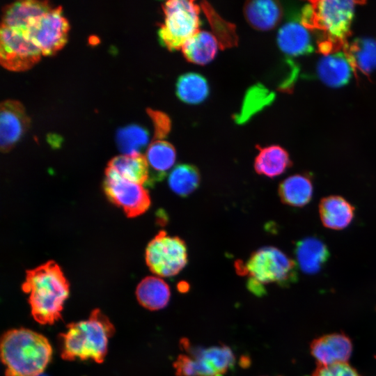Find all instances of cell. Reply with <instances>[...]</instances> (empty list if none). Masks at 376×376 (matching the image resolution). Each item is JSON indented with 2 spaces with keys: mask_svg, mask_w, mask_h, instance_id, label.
I'll list each match as a JSON object with an SVG mask.
<instances>
[{
  "mask_svg": "<svg viewBox=\"0 0 376 376\" xmlns=\"http://www.w3.org/2000/svg\"><path fill=\"white\" fill-rule=\"evenodd\" d=\"M361 1L316 0L306 4L301 23L307 29L320 33L318 52L324 56L338 52L348 42L355 6Z\"/></svg>",
  "mask_w": 376,
  "mask_h": 376,
  "instance_id": "6da1fadb",
  "label": "cell"
},
{
  "mask_svg": "<svg viewBox=\"0 0 376 376\" xmlns=\"http://www.w3.org/2000/svg\"><path fill=\"white\" fill-rule=\"evenodd\" d=\"M22 290L29 295L33 319L41 324H52L62 318L70 285L60 267L49 261L28 270Z\"/></svg>",
  "mask_w": 376,
  "mask_h": 376,
  "instance_id": "7a4b0ae2",
  "label": "cell"
},
{
  "mask_svg": "<svg viewBox=\"0 0 376 376\" xmlns=\"http://www.w3.org/2000/svg\"><path fill=\"white\" fill-rule=\"evenodd\" d=\"M0 347L6 376H39L52 355L47 338L26 328L6 331L1 337Z\"/></svg>",
  "mask_w": 376,
  "mask_h": 376,
  "instance_id": "3957f363",
  "label": "cell"
},
{
  "mask_svg": "<svg viewBox=\"0 0 376 376\" xmlns=\"http://www.w3.org/2000/svg\"><path fill=\"white\" fill-rule=\"evenodd\" d=\"M115 333L109 319L99 309H94L87 320L71 322L59 336L61 357L66 361L91 359L98 363L104 361L109 339Z\"/></svg>",
  "mask_w": 376,
  "mask_h": 376,
  "instance_id": "277c9868",
  "label": "cell"
},
{
  "mask_svg": "<svg viewBox=\"0 0 376 376\" xmlns=\"http://www.w3.org/2000/svg\"><path fill=\"white\" fill-rule=\"evenodd\" d=\"M238 273L248 276L247 288L255 295L266 293L265 285L286 286L297 279V263L274 246H263L251 253L246 262L238 263Z\"/></svg>",
  "mask_w": 376,
  "mask_h": 376,
  "instance_id": "5b68a950",
  "label": "cell"
},
{
  "mask_svg": "<svg viewBox=\"0 0 376 376\" xmlns=\"http://www.w3.org/2000/svg\"><path fill=\"white\" fill-rule=\"evenodd\" d=\"M162 7L164 21L158 31L160 42L170 51L181 49L199 31L200 6L191 0H170Z\"/></svg>",
  "mask_w": 376,
  "mask_h": 376,
  "instance_id": "8992f818",
  "label": "cell"
},
{
  "mask_svg": "<svg viewBox=\"0 0 376 376\" xmlns=\"http://www.w3.org/2000/svg\"><path fill=\"white\" fill-rule=\"evenodd\" d=\"M146 262L150 270L162 277L179 274L187 263V249L183 240L160 230L146 249Z\"/></svg>",
  "mask_w": 376,
  "mask_h": 376,
  "instance_id": "52a82bcc",
  "label": "cell"
},
{
  "mask_svg": "<svg viewBox=\"0 0 376 376\" xmlns=\"http://www.w3.org/2000/svg\"><path fill=\"white\" fill-rule=\"evenodd\" d=\"M69 24L63 15L61 6L52 8L38 18L24 32L38 47L42 55H52L67 41Z\"/></svg>",
  "mask_w": 376,
  "mask_h": 376,
  "instance_id": "ba28073f",
  "label": "cell"
},
{
  "mask_svg": "<svg viewBox=\"0 0 376 376\" xmlns=\"http://www.w3.org/2000/svg\"><path fill=\"white\" fill-rule=\"evenodd\" d=\"M42 56L38 47L21 31L1 26L0 61L12 71H24L35 65Z\"/></svg>",
  "mask_w": 376,
  "mask_h": 376,
  "instance_id": "9c48e42d",
  "label": "cell"
},
{
  "mask_svg": "<svg viewBox=\"0 0 376 376\" xmlns=\"http://www.w3.org/2000/svg\"><path fill=\"white\" fill-rule=\"evenodd\" d=\"M105 175L104 190L107 196L121 207L128 217L139 216L148 210L150 197L142 185L125 180L107 170Z\"/></svg>",
  "mask_w": 376,
  "mask_h": 376,
  "instance_id": "30bf717a",
  "label": "cell"
},
{
  "mask_svg": "<svg viewBox=\"0 0 376 376\" xmlns=\"http://www.w3.org/2000/svg\"><path fill=\"white\" fill-rule=\"evenodd\" d=\"M180 345L185 353L179 354L173 363L176 376H222L207 347L194 346L185 338Z\"/></svg>",
  "mask_w": 376,
  "mask_h": 376,
  "instance_id": "8fae6325",
  "label": "cell"
},
{
  "mask_svg": "<svg viewBox=\"0 0 376 376\" xmlns=\"http://www.w3.org/2000/svg\"><path fill=\"white\" fill-rule=\"evenodd\" d=\"M29 124L23 105L16 100L1 102L0 109V144L3 152L10 150L19 141Z\"/></svg>",
  "mask_w": 376,
  "mask_h": 376,
  "instance_id": "7c38bea8",
  "label": "cell"
},
{
  "mask_svg": "<svg viewBox=\"0 0 376 376\" xmlns=\"http://www.w3.org/2000/svg\"><path fill=\"white\" fill-rule=\"evenodd\" d=\"M52 8L47 1L25 0L14 2L3 9L1 26L24 33L38 18Z\"/></svg>",
  "mask_w": 376,
  "mask_h": 376,
  "instance_id": "4fadbf2b",
  "label": "cell"
},
{
  "mask_svg": "<svg viewBox=\"0 0 376 376\" xmlns=\"http://www.w3.org/2000/svg\"><path fill=\"white\" fill-rule=\"evenodd\" d=\"M352 351L350 339L342 334L322 336L313 340L311 352L318 365L347 362Z\"/></svg>",
  "mask_w": 376,
  "mask_h": 376,
  "instance_id": "5bb4252c",
  "label": "cell"
},
{
  "mask_svg": "<svg viewBox=\"0 0 376 376\" xmlns=\"http://www.w3.org/2000/svg\"><path fill=\"white\" fill-rule=\"evenodd\" d=\"M319 214L324 227L341 230L352 222L354 216V207L340 196H329L320 201Z\"/></svg>",
  "mask_w": 376,
  "mask_h": 376,
  "instance_id": "9a60e30c",
  "label": "cell"
},
{
  "mask_svg": "<svg viewBox=\"0 0 376 376\" xmlns=\"http://www.w3.org/2000/svg\"><path fill=\"white\" fill-rule=\"evenodd\" d=\"M277 43L283 52L293 56L308 54L313 50L308 29L297 22H288L281 27Z\"/></svg>",
  "mask_w": 376,
  "mask_h": 376,
  "instance_id": "2e32d148",
  "label": "cell"
},
{
  "mask_svg": "<svg viewBox=\"0 0 376 376\" xmlns=\"http://www.w3.org/2000/svg\"><path fill=\"white\" fill-rule=\"evenodd\" d=\"M106 170L125 180L142 185L150 182L149 165L142 154L114 157L108 163Z\"/></svg>",
  "mask_w": 376,
  "mask_h": 376,
  "instance_id": "e0dca14e",
  "label": "cell"
},
{
  "mask_svg": "<svg viewBox=\"0 0 376 376\" xmlns=\"http://www.w3.org/2000/svg\"><path fill=\"white\" fill-rule=\"evenodd\" d=\"M295 254L300 269L305 273L318 272L328 260L329 251L320 239L309 237L299 240L295 246Z\"/></svg>",
  "mask_w": 376,
  "mask_h": 376,
  "instance_id": "ac0fdd59",
  "label": "cell"
},
{
  "mask_svg": "<svg viewBox=\"0 0 376 376\" xmlns=\"http://www.w3.org/2000/svg\"><path fill=\"white\" fill-rule=\"evenodd\" d=\"M244 14L246 20L253 28L259 31H269L280 22L282 9L279 2L275 1H249L244 4Z\"/></svg>",
  "mask_w": 376,
  "mask_h": 376,
  "instance_id": "d6986e66",
  "label": "cell"
},
{
  "mask_svg": "<svg viewBox=\"0 0 376 376\" xmlns=\"http://www.w3.org/2000/svg\"><path fill=\"white\" fill-rule=\"evenodd\" d=\"M318 75L321 81L333 88L349 82L354 70L343 52L324 56L318 63Z\"/></svg>",
  "mask_w": 376,
  "mask_h": 376,
  "instance_id": "ffe728a7",
  "label": "cell"
},
{
  "mask_svg": "<svg viewBox=\"0 0 376 376\" xmlns=\"http://www.w3.org/2000/svg\"><path fill=\"white\" fill-rule=\"evenodd\" d=\"M343 53L354 72L368 75L376 70V42L370 38H357L344 46Z\"/></svg>",
  "mask_w": 376,
  "mask_h": 376,
  "instance_id": "44dd1931",
  "label": "cell"
},
{
  "mask_svg": "<svg viewBox=\"0 0 376 376\" xmlns=\"http://www.w3.org/2000/svg\"><path fill=\"white\" fill-rule=\"evenodd\" d=\"M219 47L213 33L199 30L184 44L181 50L189 62L206 65L214 59Z\"/></svg>",
  "mask_w": 376,
  "mask_h": 376,
  "instance_id": "7402d4cb",
  "label": "cell"
},
{
  "mask_svg": "<svg viewBox=\"0 0 376 376\" xmlns=\"http://www.w3.org/2000/svg\"><path fill=\"white\" fill-rule=\"evenodd\" d=\"M136 295L142 306L150 311H157L167 306L171 291L163 279L157 276H147L137 285Z\"/></svg>",
  "mask_w": 376,
  "mask_h": 376,
  "instance_id": "603a6c76",
  "label": "cell"
},
{
  "mask_svg": "<svg viewBox=\"0 0 376 376\" xmlns=\"http://www.w3.org/2000/svg\"><path fill=\"white\" fill-rule=\"evenodd\" d=\"M291 164L288 152L279 146L272 145L259 148L254 169L258 174L274 178L284 173Z\"/></svg>",
  "mask_w": 376,
  "mask_h": 376,
  "instance_id": "cb8c5ba5",
  "label": "cell"
},
{
  "mask_svg": "<svg viewBox=\"0 0 376 376\" xmlns=\"http://www.w3.org/2000/svg\"><path fill=\"white\" fill-rule=\"evenodd\" d=\"M313 187L311 180L306 175L295 174L283 180L279 187L281 201L292 207H303L308 204L313 196Z\"/></svg>",
  "mask_w": 376,
  "mask_h": 376,
  "instance_id": "d4e9b609",
  "label": "cell"
},
{
  "mask_svg": "<svg viewBox=\"0 0 376 376\" xmlns=\"http://www.w3.org/2000/svg\"><path fill=\"white\" fill-rule=\"evenodd\" d=\"M209 91L206 79L195 72L182 75L175 84V93L178 97L189 104L201 103L207 97Z\"/></svg>",
  "mask_w": 376,
  "mask_h": 376,
  "instance_id": "484cf974",
  "label": "cell"
},
{
  "mask_svg": "<svg viewBox=\"0 0 376 376\" xmlns=\"http://www.w3.org/2000/svg\"><path fill=\"white\" fill-rule=\"evenodd\" d=\"M200 182L198 169L189 164H178L172 169L168 178L169 188L182 197L193 193L198 187Z\"/></svg>",
  "mask_w": 376,
  "mask_h": 376,
  "instance_id": "4316f807",
  "label": "cell"
},
{
  "mask_svg": "<svg viewBox=\"0 0 376 376\" xmlns=\"http://www.w3.org/2000/svg\"><path fill=\"white\" fill-rule=\"evenodd\" d=\"M201 8L207 16L213 35L221 49L235 47L238 43L235 26L224 20L206 1H201Z\"/></svg>",
  "mask_w": 376,
  "mask_h": 376,
  "instance_id": "83f0119b",
  "label": "cell"
},
{
  "mask_svg": "<svg viewBox=\"0 0 376 376\" xmlns=\"http://www.w3.org/2000/svg\"><path fill=\"white\" fill-rule=\"evenodd\" d=\"M145 157L149 166L157 173V178H162L173 166L176 151L169 142L154 140L147 148Z\"/></svg>",
  "mask_w": 376,
  "mask_h": 376,
  "instance_id": "f1b7e54d",
  "label": "cell"
},
{
  "mask_svg": "<svg viewBox=\"0 0 376 376\" xmlns=\"http://www.w3.org/2000/svg\"><path fill=\"white\" fill-rule=\"evenodd\" d=\"M148 141L147 130L137 125H130L117 131V146L124 155L141 154Z\"/></svg>",
  "mask_w": 376,
  "mask_h": 376,
  "instance_id": "f546056e",
  "label": "cell"
},
{
  "mask_svg": "<svg viewBox=\"0 0 376 376\" xmlns=\"http://www.w3.org/2000/svg\"><path fill=\"white\" fill-rule=\"evenodd\" d=\"M147 113L153 124L154 139L162 140L166 138L171 129V120L169 116L162 111L152 109H148Z\"/></svg>",
  "mask_w": 376,
  "mask_h": 376,
  "instance_id": "4dcf8cb0",
  "label": "cell"
},
{
  "mask_svg": "<svg viewBox=\"0 0 376 376\" xmlns=\"http://www.w3.org/2000/svg\"><path fill=\"white\" fill-rule=\"evenodd\" d=\"M311 376H360L347 362L331 365H318Z\"/></svg>",
  "mask_w": 376,
  "mask_h": 376,
  "instance_id": "1f68e13d",
  "label": "cell"
}]
</instances>
